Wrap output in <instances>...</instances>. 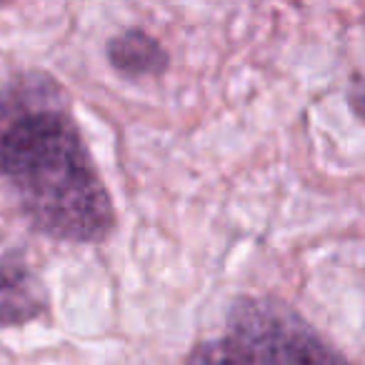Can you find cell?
<instances>
[{"mask_svg":"<svg viewBox=\"0 0 365 365\" xmlns=\"http://www.w3.org/2000/svg\"><path fill=\"white\" fill-rule=\"evenodd\" d=\"M360 76H355L353 78V106H355V113H358L360 115V110H358V106H360V101H363V98H360Z\"/></svg>","mask_w":365,"mask_h":365,"instance_id":"obj_6","label":"cell"},{"mask_svg":"<svg viewBox=\"0 0 365 365\" xmlns=\"http://www.w3.org/2000/svg\"><path fill=\"white\" fill-rule=\"evenodd\" d=\"M223 365H350L298 310L275 298H238L228 310Z\"/></svg>","mask_w":365,"mask_h":365,"instance_id":"obj_2","label":"cell"},{"mask_svg":"<svg viewBox=\"0 0 365 365\" xmlns=\"http://www.w3.org/2000/svg\"><path fill=\"white\" fill-rule=\"evenodd\" d=\"M106 56L113 71L128 81L160 78L170 68V53L143 28H128L113 36L106 46Z\"/></svg>","mask_w":365,"mask_h":365,"instance_id":"obj_4","label":"cell"},{"mask_svg":"<svg viewBox=\"0 0 365 365\" xmlns=\"http://www.w3.org/2000/svg\"><path fill=\"white\" fill-rule=\"evenodd\" d=\"M182 365H223V358L218 353V345L203 340V343L193 345V350L185 355Z\"/></svg>","mask_w":365,"mask_h":365,"instance_id":"obj_5","label":"cell"},{"mask_svg":"<svg viewBox=\"0 0 365 365\" xmlns=\"http://www.w3.org/2000/svg\"><path fill=\"white\" fill-rule=\"evenodd\" d=\"M51 308L48 288L21 250L0 258V328H16L43 318Z\"/></svg>","mask_w":365,"mask_h":365,"instance_id":"obj_3","label":"cell"},{"mask_svg":"<svg viewBox=\"0 0 365 365\" xmlns=\"http://www.w3.org/2000/svg\"><path fill=\"white\" fill-rule=\"evenodd\" d=\"M0 178L31 228L66 243H103L115 205L91 158L66 88L43 71L0 86Z\"/></svg>","mask_w":365,"mask_h":365,"instance_id":"obj_1","label":"cell"}]
</instances>
